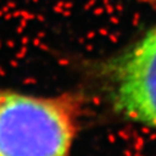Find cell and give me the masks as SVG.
<instances>
[{
  "mask_svg": "<svg viewBox=\"0 0 156 156\" xmlns=\"http://www.w3.org/2000/svg\"><path fill=\"white\" fill-rule=\"evenodd\" d=\"M140 2H145V3H150V4H156V0H140Z\"/></svg>",
  "mask_w": 156,
  "mask_h": 156,
  "instance_id": "cell-3",
  "label": "cell"
},
{
  "mask_svg": "<svg viewBox=\"0 0 156 156\" xmlns=\"http://www.w3.org/2000/svg\"><path fill=\"white\" fill-rule=\"evenodd\" d=\"M81 107L73 94L38 96L0 87V156H71Z\"/></svg>",
  "mask_w": 156,
  "mask_h": 156,
  "instance_id": "cell-1",
  "label": "cell"
},
{
  "mask_svg": "<svg viewBox=\"0 0 156 156\" xmlns=\"http://www.w3.org/2000/svg\"><path fill=\"white\" fill-rule=\"evenodd\" d=\"M103 75L113 111L156 128V26L106 63Z\"/></svg>",
  "mask_w": 156,
  "mask_h": 156,
  "instance_id": "cell-2",
  "label": "cell"
}]
</instances>
